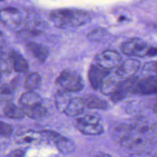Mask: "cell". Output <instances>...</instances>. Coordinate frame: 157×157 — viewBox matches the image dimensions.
<instances>
[{"label":"cell","instance_id":"6da1fadb","mask_svg":"<svg viewBox=\"0 0 157 157\" xmlns=\"http://www.w3.org/2000/svg\"><path fill=\"white\" fill-rule=\"evenodd\" d=\"M113 134L122 147L132 150H141L151 144L154 126L145 119H137L130 124L114 126Z\"/></svg>","mask_w":157,"mask_h":157},{"label":"cell","instance_id":"7a4b0ae2","mask_svg":"<svg viewBox=\"0 0 157 157\" xmlns=\"http://www.w3.org/2000/svg\"><path fill=\"white\" fill-rule=\"evenodd\" d=\"M49 20L58 29L77 28L86 24L90 20V15L86 11L80 9H57L51 12Z\"/></svg>","mask_w":157,"mask_h":157},{"label":"cell","instance_id":"3957f363","mask_svg":"<svg viewBox=\"0 0 157 157\" xmlns=\"http://www.w3.org/2000/svg\"><path fill=\"white\" fill-rule=\"evenodd\" d=\"M61 90L73 93L81 91L84 88V82L78 72L71 69H64L59 74L55 81Z\"/></svg>","mask_w":157,"mask_h":157},{"label":"cell","instance_id":"277c9868","mask_svg":"<svg viewBox=\"0 0 157 157\" xmlns=\"http://www.w3.org/2000/svg\"><path fill=\"white\" fill-rule=\"evenodd\" d=\"M130 94L138 95H151L157 94V77L148 76L141 79L134 78Z\"/></svg>","mask_w":157,"mask_h":157},{"label":"cell","instance_id":"5b68a950","mask_svg":"<svg viewBox=\"0 0 157 157\" xmlns=\"http://www.w3.org/2000/svg\"><path fill=\"white\" fill-rule=\"evenodd\" d=\"M121 52L129 56L144 57L148 55L150 46L144 40L139 38H133L121 44Z\"/></svg>","mask_w":157,"mask_h":157},{"label":"cell","instance_id":"8992f818","mask_svg":"<svg viewBox=\"0 0 157 157\" xmlns=\"http://www.w3.org/2000/svg\"><path fill=\"white\" fill-rule=\"evenodd\" d=\"M22 15L17 8H3L0 10V21L10 29H16L21 25Z\"/></svg>","mask_w":157,"mask_h":157},{"label":"cell","instance_id":"52a82bcc","mask_svg":"<svg viewBox=\"0 0 157 157\" xmlns=\"http://www.w3.org/2000/svg\"><path fill=\"white\" fill-rule=\"evenodd\" d=\"M121 55L115 51L106 50L98 54L95 57V64L108 70L116 67L121 63Z\"/></svg>","mask_w":157,"mask_h":157},{"label":"cell","instance_id":"ba28073f","mask_svg":"<svg viewBox=\"0 0 157 157\" xmlns=\"http://www.w3.org/2000/svg\"><path fill=\"white\" fill-rule=\"evenodd\" d=\"M41 133L45 134L52 140H53L58 150L63 154H70L73 153L76 148L73 141L61 136V134H58L56 132L52 131V130H44Z\"/></svg>","mask_w":157,"mask_h":157},{"label":"cell","instance_id":"9c48e42d","mask_svg":"<svg viewBox=\"0 0 157 157\" xmlns=\"http://www.w3.org/2000/svg\"><path fill=\"white\" fill-rule=\"evenodd\" d=\"M140 67V63L138 60H126L117 67L115 72L121 79L124 81L134 78V75L138 71Z\"/></svg>","mask_w":157,"mask_h":157},{"label":"cell","instance_id":"30bf717a","mask_svg":"<svg viewBox=\"0 0 157 157\" xmlns=\"http://www.w3.org/2000/svg\"><path fill=\"white\" fill-rule=\"evenodd\" d=\"M110 75L108 70L102 68L97 64H91L88 70V80L90 86L94 90H99L104 80Z\"/></svg>","mask_w":157,"mask_h":157},{"label":"cell","instance_id":"8fae6325","mask_svg":"<svg viewBox=\"0 0 157 157\" xmlns=\"http://www.w3.org/2000/svg\"><path fill=\"white\" fill-rule=\"evenodd\" d=\"M133 79L134 78L118 82L113 93L110 95V101L113 103H117L130 94Z\"/></svg>","mask_w":157,"mask_h":157},{"label":"cell","instance_id":"7c38bea8","mask_svg":"<svg viewBox=\"0 0 157 157\" xmlns=\"http://www.w3.org/2000/svg\"><path fill=\"white\" fill-rule=\"evenodd\" d=\"M26 48L28 51L32 55V56L40 63L43 64L48 58L49 55L48 49L44 44L40 43L29 41L26 43Z\"/></svg>","mask_w":157,"mask_h":157},{"label":"cell","instance_id":"4fadbf2b","mask_svg":"<svg viewBox=\"0 0 157 157\" xmlns=\"http://www.w3.org/2000/svg\"><path fill=\"white\" fill-rule=\"evenodd\" d=\"M85 107L84 100L79 97H72L64 113L68 117H75L83 113Z\"/></svg>","mask_w":157,"mask_h":157},{"label":"cell","instance_id":"5bb4252c","mask_svg":"<svg viewBox=\"0 0 157 157\" xmlns=\"http://www.w3.org/2000/svg\"><path fill=\"white\" fill-rule=\"evenodd\" d=\"M76 128L82 134L87 136H97L103 133L104 128L101 124H84L76 121Z\"/></svg>","mask_w":157,"mask_h":157},{"label":"cell","instance_id":"9a60e30c","mask_svg":"<svg viewBox=\"0 0 157 157\" xmlns=\"http://www.w3.org/2000/svg\"><path fill=\"white\" fill-rule=\"evenodd\" d=\"M12 61L13 70L18 73H25L29 70V64L27 61L21 56V54L15 50H12L9 53Z\"/></svg>","mask_w":157,"mask_h":157},{"label":"cell","instance_id":"2e32d148","mask_svg":"<svg viewBox=\"0 0 157 157\" xmlns=\"http://www.w3.org/2000/svg\"><path fill=\"white\" fill-rule=\"evenodd\" d=\"M25 116L29 117L31 119L39 121L44 119L47 116V110L43 106L42 104H38L27 108L21 109Z\"/></svg>","mask_w":157,"mask_h":157},{"label":"cell","instance_id":"e0dca14e","mask_svg":"<svg viewBox=\"0 0 157 157\" xmlns=\"http://www.w3.org/2000/svg\"><path fill=\"white\" fill-rule=\"evenodd\" d=\"M38 104H42L41 98L34 91H27L23 94L19 99L20 108L24 109Z\"/></svg>","mask_w":157,"mask_h":157},{"label":"cell","instance_id":"ac0fdd59","mask_svg":"<svg viewBox=\"0 0 157 157\" xmlns=\"http://www.w3.org/2000/svg\"><path fill=\"white\" fill-rule=\"evenodd\" d=\"M82 98L84 100L85 107L89 109H99V110H107L109 107L108 104L105 101L95 95L88 94Z\"/></svg>","mask_w":157,"mask_h":157},{"label":"cell","instance_id":"d6986e66","mask_svg":"<svg viewBox=\"0 0 157 157\" xmlns=\"http://www.w3.org/2000/svg\"><path fill=\"white\" fill-rule=\"evenodd\" d=\"M72 97L73 96L69 92L64 91V90H58L55 95V106H56L57 109L60 112L64 113V110H65L66 107L68 105Z\"/></svg>","mask_w":157,"mask_h":157},{"label":"cell","instance_id":"ffe728a7","mask_svg":"<svg viewBox=\"0 0 157 157\" xmlns=\"http://www.w3.org/2000/svg\"><path fill=\"white\" fill-rule=\"evenodd\" d=\"M41 76L37 72H32L26 76L24 82V87L28 91H34L38 88L41 84Z\"/></svg>","mask_w":157,"mask_h":157},{"label":"cell","instance_id":"44dd1931","mask_svg":"<svg viewBox=\"0 0 157 157\" xmlns=\"http://www.w3.org/2000/svg\"><path fill=\"white\" fill-rule=\"evenodd\" d=\"M4 115L8 118L13 120H20L24 117L25 114L20 107H17L12 103H8L4 108Z\"/></svg>","mask_w":157,"mask_h":157},{"label":"cell","instance_id":"7402d4cb","mask_svg":"<svg viewBox=\"0 0 157 157\" xmlns=\"http://www.w3.org/2000/svg\"><path fill=\"white\" fill-rule=\"evenodd\" d=\"M12 69V61L9 54H6L0 49V71L9 74Z\"/></svg>","mask_w":157,"mask_h":157},{"label":"cell","instance_id":"603a6c76","mask_svg":"<svg viewBox=\"0 0 157 157\" xmlns=\"http://www.w3.org/2000/svg\"><path fill=\"white\" fill-rule=\"evenodd\" d=\"M13 98V86L3 84L0 85V102H8Z\"/></svg>","mask_w":157,"mask_h":157},{"label":"cell","instance_id":"cb8c5ba5","mask_svg":"<svg viewBox=\"0 0 157 157\" xmlns=\"http://www.w3.org/2000/svg\"><path fill=\"white\" fill-rule=\"evenodd\" d=\"M117 83L118 82H117L113 78H109L108 76L105 80H104V82L102 83L99 90H101V93L104 94L109 95V96H110V95L113 93V90H114Z\"/></svg>","mask_w":157,"mask_h":157},{"label":"cell","instance_id":"d4e9b609","mask_svg":"<svg viewBox=\"0 0 157 157\" xmlns=\"http://www.w3.org/2000/svg\"><path fill=\"white\" fill-rule=\"evenodd\" d=\"M108 35V32L104 29H97L92 31L91 32L88 34L87 38L90 41L93 42H99L104 40V38H107Z\"/></svg>","mask_w":157,"mask_h":157},{"label":"cell","instance_id":"484cf974","mask_svg":"<svg viewBox=\"0 0 157 157\" xmlns=\"http://www.w3.org/2000/svg\"><path fill=\"white\" fill-rule=\"evenodd\" d=\"M40 135L39 133H35V132L29 131L27 133H25L21 134L20 136L19 140L23 144H33L36 143L37 141L39 140Z\"/></svg>","mask_w":157,"mask_h":157},{"label":"cell","instance_id":"4316f807","mask_svg":"<svg viewBox=\"0 0 157 157\" xmlns=\"http://www.w3.org/2000/svg\"><path fill=\"white\" fill-rule=\"evenodd\" d=\"M77 121L81 123H84V124H101V123H100L101 122V118H100L99 115L95 114V113L84 115L82 117L78 118Z\"/></svg>","mask_w":157,"mask_h":157},{"label":"cell","instance_id":"83f0119b","mask_svg":"<svg viewBox=\"0 0 157 157\" xmlns=\"http://www.w3.org/2000/svg\"><path fill=\"white\" fill-rule=\"evenodd\" d=\"M13 132V127L11 124L0 121V136L8 137Z\"/></svg>","mask_w":157,"mask_h":157},{"label":"cell","instance_id":"f1b7e54d","mask_svg":"<svg viewBox=\"0 0 157 157\" xmlns=\"http://www.w3.org/2000/svg\"><path fill=\"white\" fill-rule=\"evenodd\" d=\"M39 34H41V31L38 29H29L27 30H23L19 32V35L21 37H26V38H30L32 36H37Z\"/></svg>","mask_w":157,"mask_h":157},{"label":"cell","instance_id":"f546056e","mask_svg":"<svg viewBox=\"0 0 157 157\" xmlns=\"http://www.w3.org/2000/svg\"><path fill=\"white\" fill-rule=\"evenodd\" d=\"M147 70H151L153 71L156 72L157 74V62H151V63H148V64H145L144 66Z\"/></svg>","mask_w":157,"mask_h":157},{"label":"cell","instance_id":"4dcf8cb0","mask_svg":"<svg viewBox=\"0 0 157 157\" xmlns=\"http://www.w3.org/2000/svg\"><path fill=\"white\" fill-rule=\"evenodd\" d=\"M3 44H4V39H3L2 35V33L0 32V47H2V46L3 45Z\"/></svg>","mask_w":157,"mask_h":157},{"label":"cell","instance_id":"1f68e13d","mask_svg":"<svg viewBox=\"0 0 157 157\" xmlns=\"http://www.w3.org/2000/svg\"><path fill=\"white\" fill-rule=\"evenodd\" d=\"M95 157H111V156H110V155L105 154V153H101V154L99 155H97Z\"/></svg>","mask_w":157,"mask_h":157},{"label":"cell","instance_id":"d6a6232c","mask_svg":"<svg viewBox=\"0 0 157 157\" xmlns=\"http://www.w3.org/2000/svg\"><path fill=\"white\" fill-rule=\"evenodd\" d=\"M153 111L157 114V100L156 102H155L154 105H153Z\"/></svg>","mask_w":157,"mask_h":157}]
</instances>
